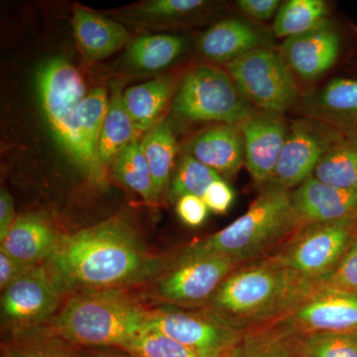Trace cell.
<instances>
[{"mask_svg": "<svg viewBox=\"0 0 357 357\" xmlns=\"http://www.w3.org/2000/svg\"><path fill=\"white\" fill-rule=\"evenodd\" d=\"M46 266L64 289L112 288L146 279L159 260L121 218L60 236Z\"/></svg>", "mask_w": 357, "mask_h": 357, "instance_id": "cell-1", "label": "cell"}, {"mask_svg": "<svg viewBox=\"0 0 357 357\" xmlns=\"http://www.w3.org/2000/svg\"><path fill=\"white\" fill-rule=\"evenodd\" d=\"M319 287L266 256L236 268L204 305L222 323L244 333L278 321Z\"/></svg>", "mask_w": 357, "mask_h": 357, "instance_id": "cell-2", "label": "cell"}, {"mask_svg": "<svg viewBox=\"0 0 357 357\" xmlns=\"http://www.w3.org/2000/svg\"><path fill=\"white\" fill-rule=\"evenodd\" d=\"M303 225L292 203L291 191L266 185L248 211L225 229L182 249L176 264L204 259L229 258L241 265L266 257Z\"/></svg>", "mask_w": 357, "mask_h": 357, "instance_id": "cell-3", "label": "cell"}, {"mask_svg": "<svg viewBox=\"0 0 357 357\" xmlns=\"http://www.w3.org/2000/svg\"><path fill=\"white\" fill-rule=\"evenodd\" d=\"M149 312L119 291L73 296L53 325L57 340L75 347L126 349L147 328Z\"/></svg>", "mask_w": 357, "mask_h": 357, "instance_id": "cell-4", "label": "cell"}, {"mask_svg": "<svg viewBox=\"0 0 357 357\" xmlns=\"http://www.w3.org/2000/svg\"><path fill=\"white\" fill-rule=\"evenodd\" d=\"M35 89L58 146L91 183H102L105 175L89 156L79 130V107L88 91L79 70L67 59H49L37 70Z\"/></svg>", "mask_w": 357, "mask_h": 357, "instance_id": "cell-5", "label": "cell"}, {"mask_svg": "<svg viewBox=\"0 0 357 357\" xmlns=\"http://www.w3.org/2000/svg\"><path fill=\"white\" fill-rule=\"evenodd\" d=\"M229 73L199 66L188 72L174 98L173 110L189 121L241 126L255 114Z\"/></svg>", "mask_w": 357, "mask_h": 357, "instance_id": "cell-6", "label": "cell"}, {"mask_svg": "<svg viewBox=\"0 0 357 357\" xmlns=\"http://www.w3.org/2000/svg\"><path fill=\"white\" fill-rule=\"evenodd\" d=\"M356 232V220L304 223L277 252L267 256L321 286L337 269Z\"/></svg>", "mask_w": 357, "mask_h": 357, "instance_id": "cell-7", "label": "cell"}, {"mask_svg": "<svg viewBox=\"0 0 357 357\" xmlns=\"http://www.w3.org/2000/svg\"><path fill=\"white\" fill-rule=\"evenodd\" d=\"M227 69L244 98L263 112L282 114L299 100L290 68L271 49L250 52L227 64Z\"/></svg>", "mask_w": 357, "mask_h": 357, "instance_id": "cell-8", "label": "cell"}, {"mask_svg": "<svg viewBox=\"0 0 357 357\" xmlns=\"http://www.w3.org/2000/svg\"><path fill=\"white\" fill-rule=\"evenodd\" d=\"M147 328L177 340L204 357H229L243 337L208 312L159 309L149 312Z\"/></svg>", "mask_w": 357, "mask_h": 357, "instance_id": "cell-9", "label": "cell"}, {"mask_svg": "<svg viewBox=\"0 0 357 357\" xmlns=\"http://www.w3.org/2000/svg\"><path fill=\"white\" fill-rule=\"evenodd\" d=\"M340 134L324 124L304 119L294 121L273 176L266 185L290 191L312 177L324 155L337 143Z\"/></svg>", "mask_w": 357, "mask_h": 357, "instance_id": "cell-10", "label": "cell"}, {"mask_svg": "<svg viewBox=\"0 0 357 357\" xmlns=\"http://www.w3.org/2000/svg\"><path fill=\"white\" fill-rule=\"evenodd\" d=\"M276 323L294 335L357 332V294L319 286Z\"/></svg>", "mask_w": 357, "mask_h": 357, "instance_id": "cell-11", "label": "cell"}, {"mask_svg": "<svg viewBox=\"0 0 357 357\" xmlns=\"http://www.w3.org/2000/svg\"><path fill=\"white\" fill-rule=\"evenodd\" d=\"M241 263L211 257L178 263L156 284L160 300L176 305H203Z\"/></svg>", "mask_w": 357, "mask_h": 357, "instance_id": "cell-12", "label": "cell"}, {"mask_svg": "<svg viewBox=\"0 0 357 357\" xmlns=\"http://www.w3.org/2000/svg\"><path fill=\"white\" fill-rule=\"evenodd\" d=\"M2 292V321L20 326L47 318L58 307L65 290L46 264H38Z\"/></svg>", "mask_w": 357, "mask_h": 357, "instance_id": "cell-13", "label": "cell"}, {"mask_svg": "<svg viewBox=\"0 0 357 357\" xmlns=\"http://www.w3.org/2000/svg\"><path fill=\"white\" fill-rule=\"evenodd\" d=\"M288 126L282 114L270 112H255L241 124L244 147V162L256 183L267 185L273 176Z\"/></svg>", "mask_w": 357, "mask_h": 357, "instance_id": "cell-14", "label": "cell"}, {"mask_svg": "<svg viewBox=\"0 0 357 357\" xmlns=\"http://www.w3.org/2000/svg\"><path fill=\"white\" fill-rule=\"evenodd\" d=\"M340 40L328 20L310 31L284 40L280 55L304 81L319 79L335 64Z\"/></svg>", "mask_w": 357, "mask_h": 357, "instance_id": "cell-15", "label": "cell"}, {"mask_svg": "<svg viewBox=\"0 0 357 357\" xmlns=\"http://www.w3.org/2000/svg\"><path fill=\"white\" fill-rule=\"evenodd\" d=\"M292 203L303 225L357 222V191L340 189L310 177L292 192Z\"/></svg>", "mask_w": 357, "mask_h": 357, "instance_id": "cell-16", "label": "cell"}, {"mask_svg": "<svg viewBox=\"0 0 357 357\" xmlns=\"http://www.w3.org/2000/svg\"><path fill=\"white\" fill-rule=\"evenodd\" d=\"M307 119L335 132H357V79H333L301 102Z\"/></svg>", "mask_w": 357, "mask_h": 357, "instance_id": "cell-17", "label": "cell"}, {"mask_svg": "<svg viewBox=\"0 0 357 357\" xmlns=\"http://www.w3.org/2000/svg\"><path fill=\"white\" fill-rule=\"evenodd\" d=\"M188 153L220 174L231 177L244 161L241 126L222 124L197 134L189 143Z\"/></svg>", "mask_w": 357, "mask_h": 357, "instance_id": "cell-18", "label": "cell"}, {"mask_svg": "<svg viewBox=\"0 0 357 357\" xmlns=\"http://www.w3.org/2000/svg\"><path fill=\"white\" fill-rule=\"evenodd\" d=\"M265 36L255 25L230 18L211 26L202 35L199 48L204 57L225 65L257 49L267 48Z\"/></svg>", "mask_w": 357, "mask_h": 357, "instance_id": "cell-19", "label": "cell"}, {"mask_svg": "<svg viewBox=\"0 0 357 357\" xmlns=\"http://www.w3.org/2000/svg\"><path fill=\"white\" fill-rule=\"evenodd\" d=\"M59 238L50 220L44 215L23 213L16 218L0 249L21 261L37 265L50 258Z\"/></svg>", "mask_w": 357, "mask_h": 357, "instance_id": "cell-20", "label": "cell"}, {"mask_svg": "<svg viewBox=\"0 0 357 357\" xmlns=\"http://www.w3.org/2000/svg\"><path fill=\"white\" fill-rule=\"evenodd\" d=\"M73 29L79 49L91 62L109 57L130 39L121 23L81 6L73 13Z\"/></svg>", "mask_w": 357, "mask_h": 357, "instance_id": "cell-21", "label": "cell"}, {"mask_svg": "<svg viewBox=\"0 0 357 357\" xmlns=\"http://www.w3.org/2000/svg\"><path fill=\"white\" fill-rule=\"evenodd\" d=\"M173 91L171 77H158L126 89L123 102L136 133L147 132L161 119Z\"/></svg>", "mask_w": 357, "mask_h": 357, "instance_id": "cell-22", "label": "cell"}, {"mask_svg": "<svg viewBox=\"0 0 357 357\" xmlns=\"http://www.w3.org/2000/svg\"><path fill=\"white\" fill-rule=\"evenodd\" d=\"M136 134L132 121L124 105L121 84H112L109 109L98 148V160L105 172L112 166L121 150L137 137Z\"/></svg>", "mask_w": 357, "mask_h": 357, "instance_id": "cell-23", "label": "cell"}, {"mask_svg": "<svg viewBox=\"0 0 357 357\" xmlns=\"http://www.w3.org/2000/svg\"><path fill=\"white\" fill-rule=\"evenodd\" d=\"M185 46L187 40L178 35H143L129 45L126 62L139 72H158L175 62Z\"/></svg>", "mask_w": 357, "mask_h": 357, "instance_id": "cell-24", "label": "cell"}, {"mask_svg": "<svg viewBox=\"0 0 357 357\" xmlns=\"http://www.w3.org/2000/svg\"><path fill=\"white\" fill-rule=\"evenodd\" d=\"M141 146L151 171L155 192L159 199L169 191L171 173L178 153V144L170 123L161 119L145 133L141 139Z\"/></svg>", "mask_w": 357, "mask_h": 357, "instance_id": "cell-25", "label": "cell"}, {"mask_svg": "<svg viewBox=\"0 0 357 357\" xmlns=\"http://www.w3.org/2000/svg\"><path fill=\"white\" fill-rule=\"evenodd\" d=\"M229 357H305L300 337L276 321L243 333Z\"/></svg>", "mask_w": 357, "mask_h": 357, "instance_id": "cell-26", "label": "cell"}, {"mask_svg": "<svg viewBox=\"0 0 357 357\" xmlns=\"http://www.w3.org/2000/svg\"><path fill=\"white\" fill-rule=\"evenodd\" d=\"M112 174L121 184L137 192L146 202L158 201L151 171L138 137L128 143L114 160Z\"/></svg>", "mask_w": 357, "mask_h": 357, "instance_id": "cell-27", "label": "cell"}, {"mask_svg": "<svg viewBox=\"0 0 357 357\" xmlns=\"http://www.w3.org/2000/svg\"><path fill=\"white\" fill-rule=\"evenodd\" d=\"M326 13L328 6L323 0H289L275 16L274 34L286 39L310 31L328 20Z\"/></svg>", "mask_w": 357, "mask_h": 357, "instance_id": "cell-28", "label": "cell"}, {"mask_svg": "<svg viewBox=\"0 0 357 357\" xmlns=\"http://www.w3.org/2000/svg\"><path fill=\"white\" fill-rule=\"evenodd\" d=\"M312 177L340 189L357 191L356 143H337L324 155Z\"/></svg>", "mask_w": 357, "mask_h": 357, "instance_id": "cell-29", "label": "cell"}, {"mask_svg": "<svg viewBox=\"0 0 357 357\" xmlns=\"http://www.w3.org/2000/svg\"><path fill=\"white\" fill-rule=\"evenodd\" d=\"M109 102L105 89L96 86L89 91L79 107V126L82 137L89 156L105 175L107 172L103 170L98 160V148L109 109Z\"/></svg>", "mask_w": 357, "mask_h": 357, "instance_id": "cell-30", "label": "cell"}, {"mask_svg": "<svg viewBox=\"0 0 357 357\" xmlns=\"http://www.w3.org/2000/svg\"><path fill=\"white\" fill-rule=\"evenodd\" d=\"M222 178L220 174L210 167L201 163L189 153L185 154L171 180L169 199L177 203L178 199L185 196L203 198L208 185Z\"/></svg>", "mask_w": 357, "mask_h": 357, "instance_id": "cell-31", "label": "cell"}, {"mask_svg": "<svg viewBox=\"0 0 357 357\" xmlns=\"http://www.w3.org/2000/svg\"><path fill=\"white\" fill-rule=\"evenodd\" d=\"M203 0H151L128 13L130 22L161 24L188 17L206 6Z\"/></svg>", "mask_w": 357, "mask_h": 357, "instance_id": "cell-32", "label": "cell"}, {"mask_svg": "<svg viewBox=\"0 0 357 357\" xmlns=\"http://www.w3.org/2000/svg\"><path fill=\"white\" fill-rule=\"evenodd\" d=\"M300 344L305 357H357V332L311 333Z\"/></svg>", "mask_w": 357, "mask_h": 357, "instance_id": "cell-33", "label": "cell"}, {"mask_svg": "<svg viewBox=\"0 0 357 357\" xmlns=\"http://www.w3.org/2000/svg\"><path fill=\"white\" fill-rule=\"evenodd\" d=\"M124 351L136 357H204L168 335L146 328Z\"/></svg>", "mask_w": 357, "mask_h": 357, "instance_id": "cell-34", "label": "cell"}, {"mask_svg": "<svg viewBox=\"0 0 357 357\" xmlns=\"http://www.w3.org/2000/svg\"><path fill=\"white\" fill-rule=\"evenodd\" d=\"M1 357H76V354L74 347L60 340H39L6 344Z\"/></svg>", "mask_w": 357, "mask_h": 357, "instance_id": "cell-35", "label": "cell"}, {"mask_svg": "<svg viewBox=\"0 0 357 357\" xmlns=\"http://www.w3.org/2000/svg\"><path fill=\"white\" fill-rule=\"evenodd\" d=\"M321 286L357 294V232L337 269Z\"/></svg>", "mask_w": 357, "mask_h": 357, "instance_id": "cell-36", "label": "cell"}, {"mask_svg": "<svg viewBox=\"0 0 357 357\" xmlns=\"http://www.w3.org/2000/svg\"><path fill=\"white\" fill-rule=\"evenodd\" d=\"M202 199L208 210L215 213H225L234 203V192L222 178L208 185Z\"/></svg>", "mask_w": 357, "mask_h": 357, "instance_id": "cell-37", "label": "cell"}, {"mask_svg": "<svg viewBox=\"0 0 357 357\" xmlns=\"http://www.w3.org/2000/svg\"><path fill=\"white\" fill-rule=\"evenodd\" d=\"M176 211L183 222L189 227H198L206 220L208 208L199 197L185 196L176 203Z\"/></svg>", "mask_w": 357, "mask_h": 357, "instance_id": "cell-38", "label": "cell"}, {"mask_svg": "<svg viewBox=\"0 0 357 357\" xmlns=\"http://www.w3.org/2000/svg\"><path fill=\"white\" fill-rule=\"evenodd\" d=\"M34 266L36 265L21 261L0 249V289L3 291Z\"/></svg>", "mask_w": 357, "mask_h": 357, "instance_id": "cell-39", "label": "cell"}, {"mask_svg": "<svg viewBox=\"0 0 357 357\" xmlns=\"http://www.w3.org/2000/svg\"><path fill=\"white\" fill-rule=\"evenodd\" d=\"M236 4L249 18L259 21L271 20L282 6L279 0H238Z\"/></svg>", "mask_w": 357, "mask_h": 357, "instance_id": "cell-40", "label": "cell"}, {"mask_svg": "<svg viewBox=\"0 0 357 357\" xmlns=\"http://www.w3.org/2000/svg\"><path fill=\"white\" fill-rule=\"evenodd\" d=\"M13 196L6 189L0 191V243L8 234L16 220Z\"/></svg>", "mask_w": 357, "mask_h": 357, "instance_id": "cell-41", "label": "cell"}, {"mask_svg": "<svg viewBox=\"0 0 357 357\" xmlns=\"http://www.w3.org/2000/svg\"><path fill=\"white\" fill-rule=\"evenodd\" d=\"M75 354L76 357H136L122 349L121 352H115L105 347H75Z\"/></svg>", "mask_w": 357, "mask_h": 357, "instance_id": "cell-42", "label": "cell"}]
</instances>
